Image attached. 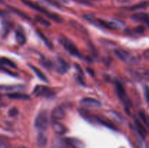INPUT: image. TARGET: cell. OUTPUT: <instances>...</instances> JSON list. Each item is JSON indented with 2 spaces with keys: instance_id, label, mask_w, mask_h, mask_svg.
Returning a JSON list of instances; mask_svg holds the SVG:
<instances>
[{
  "instance_id": "1",
  "label": "cell",
  "mask_w": 149,
  "mask_h": 148,
  "mask_svg": "<svg viewBox=\"0 0 149 148\" xmlns=\"http://www.w3.org/2000/svg\"><path fill=\"white\" fill-rule=\"evenodd\" d=\"M21 1L23 4L27 5L28 7H31V9H33V10H36V11L42 13V14H45V15H47V17L50 18L51 20H54V21L56 22V23H61V22L63 21V18L60 15H58L57 14H55V13L49 12V11H47V10L44 9L43 7L37 5V4H35V3L32 2V1H30V0H21Z\"/></svg>"
},
{
  "instance_id": "2",
  "label": "cell",
  "mask_w": 149,
  "mask_h": 148,
  "mask_svg": "<svg viewBox=\"0 0 149 148\" xmlns=\"http://www.w3.org/2000/svg\"><path fill=\"white\" fill-rule=\"evenodd\" d=\"M35 127L41 132L47 130L49 126V120L47 117V112L46 110H42L35 119Z\"/></svg>"
},
{
  "instance_id": "3",
  "label": "cell",
  "mask_w": 149,
  "mask_h": 148,
  "mask_svg": "<svg viewBox=\"0 0 149 148\" xmlns=\"http://www.w3.org/2000/svg\"><path fill=\"white\" fill-rule=\"evenodd\" d=\"M59 41L60 42H61V44L63 46V47L65 48L71 55L76 57H80V54L78 49L76 47L74 44L73 43L71 40L67 39L65 36H61L59 39Z\"/></svg>"
},
{
  "instance_id": "4",
  "label": "cell",
  "mask_w": 149,
  "mask_h": 148,
  "mask_svg": "<svg viewBox=\"0 0 149 148\" xmlns=\"http://www.w3.org/2000/svg\"><path fill=\"white\" fill-rule=\"evenodd\" d=\"M114 54L121 60L127 63H129L130 65H136L138 63L136 58L126 51L122 50V49H116L114 51Z\"/></svg>"
},
{
  "instance_id": "5",
  "label": "cell",
  "mask_w": 149,
  "mask_h": 148,
  "mask_svg": "<svg viewBox=\"0 0 149 148\" xmlns=\"http://www.w3.org/2000/svg\"><path fill=\"white\" fill-rule=\"evenodd\" d=\"M115 87H116V94H117L118 97H119V99L125 103V105L127 106V107L132 105V103H131L130 100H129L127 95L126 91H125V88H124L123 85H122L119 81H116V84H115Z\"/></svg>"
},
{
  "instance_id": "6",
  "label": "cell",
  "mask_w": 149,
  "mask_h": 148,
  "mask_svg": "<svg viewBox=\"0 0 149 148\" xmlns=\"http://www.w3.org/2000/svg\"><path fill=\"white\" fill-rule=\"evenodd\" d=\"M33 94L36 97H45L46 98H52L55 95L53 91L44 86H36L33 91Z\"/></svg>"
},
{
  "instance_id": "7",
  "label": "cell",
  "mask_w": 149,
  "mask_h": 148,
  "mask_svg": "<svg viewBox=\"0 0 149 148\" xmlns=\"http://www.w3.org/2000/svg\"><path fill=\"white\" fill-rule=\"evenodd\" d=\"M80 104L84 108H97V107H100L101 104L99 101L95 100L93 98H89V97H86V98L82 99L80 101Z\"/></svg>"
},
{
  "instance_id": "8",
  "label": "cell",
  "mask_w": 149,
  "mask_h": 148,
  "mask_svg": "<svg viewBox=\"0 0 149 148\" xmlns=\"http://www.w3.org/2000/svg\"><path fill=\"white\" fill-rule=\"evenodd\" d=\"M132 19L135 21L142 22L149 27V15L145 12L135 13L132 15Z\"/></svg>"
},
{
  "instance_id": "9",
  "label": "cell",
  "mask_w": 149,
  "mask_h": 148,
  "mask_svg": "<svg viewBox=\"0 0 149 148\" xmlns=\"http://www.w3.org/2000/svg\"><path fill=\"white\" fill-rule=\"evenodd\" d=\"M65 111L60 106L55 107L53 110L52 111V114H51V117L54 120H62L65 118Z\"/></svg>"
},
{
  "instance_id": "10",
  "label": "cell",
  "mask_w": 149,
  "mask_h": 148,
  "mask_svg": "<svg viewBox=\"0 0 149 148\" xmlns=\"http://www.w3.org/2000/svg\"><path fill=\"white\" fill-rule=\"evenodd\" d=\"M52 129H53L54 131L56 133L60 135H63V134H65V133L67 132L68 129L67 128L64 126L63 124L61 123L60 122L57 121V120H54L52 122Z\"/></svg>"
},
{
  "instance_id": "11",
  "label": "cell",
  "mask_w": 149,
  "mask_h": 148,
  "mask_svg": "<svg viewBox=\"0 0 149 148\" xmlns=\"http://www.w3.org/2000/svg\"><path fill=\"white\" fill-rule=\"evenodd\" d=\"M134 124H135V129L137 132H138L139 134H141L143 137L145 138L146 136L148 134L147 133L146 129H145L143 126L141 124V123L140 122V120H138V119L135 118V121H134Z\"/></svg>"
},
{
  "instance_id": "12",
  "label": "cell",
  "mask_w": 149,
  "mask_h": 148,
  "mask_svg": "<svg viewBox=\"0 0 149 148\" xmlns=\"http://www.w3.org/2000/svg\"><path fill=\"white\" fill-rule=\"evenodd\" d=\"M58 65L56 68L57 71L59 73H66L68 71V69H69V65H68V63L61 57H58Z\"/></svg>"
},
{
  "instance_id": "13",
  "label": "cell",
  "mask_w": 149,
  "mask_h": 148,
  "mask_svg": "<svg viewBox=\"0 0 149 148\" xmlns=\"http://www.w3.org/2000/svg\"><path fill=\"white\" fill-rule=\"evenodd\" d=\"M96 120L97 122L100 123V124L103 125V126H106V127L109 128V129H112V130H116V128L111 122L107 118L103 117H100V116H96Z\"/></svg>"
},
{
  "instance_id": "14",
  "label": "cell",
  "mask_w": 149,
  "mask_h": 148,
  "mask_svg": "<svg viewBox=\"0 0 149 148\" xmlns=\"http://www.w3.org/2000/svg\"><path fill=\"white\" fill-rule=\"evenodd\" d=\"M64 141L72 145L75 148H82L84 147V144L82 142L77 139H74V138H66L64 139Z\"/></svg>"
},
{
  "instance_id": "15",
  "label": "cell",
  "mask_w": 149,
  "mask_h": 148,
  "mask_svg": "<svg viewBox=\"0 0 149 148\" xmlns=\"http://www.w3.org/2000/svg\"><path fill=\"white\" fill-rule=\"evenodd\" d=\"M29 68L34 72V73L36 74V76H37L39 79L42 80V81H45V82H48V79L46 77V75H45L39 68H37L36 67L33 66V65H29Z\"/></svg>"
},
{
  "instance_id": "16",
  "label": "cell",
  "mask_w": 149,
  "mask_h": 148,
  "mask_svg": "<svg viewBox=\"0 0 149 148\" xmlns=\"http://www.w3.org/2000/svg\"><path fill=\"white\" fill-rule=\"evenodd\" d=\"M7 97L8 98L14 99V100H26L30 99V97L28 94H22V93H11V94H7Z\"/></svg>"
},
{
  "instance_id": "17",
  "label": "cell",
  "mask_w": 149,
  "mask_h": 148,
  "mask_svg": "<svg viewBox=\"0 0 149 148\" xmlns=\"http://www.w3.org/2000/svg\"><path fill=\"white\" fill-rule=\"evenodd\" d=\"M47 144V138L42 132L39 133L37 136V145L39 147H45Z\"/></svg>"
},
{
  "instance_id": "18",
  "label": "cell",
  "mask_w": 149,
  "mask_h": 148,
  "mask_svg": "<svg viewBox=\"0 0 149 148\" xmlns=\"http://www.w3.org/2000/svg\"><path fill=\"white\" fill-rule=\"evenodd\" d=\"M71 26L74 28H75L76 30H79V32H81V33H84V34H87V33H88V32H87V30H86L85 28H84L82 25H81L80 23H79L78 22L72 21L71 23Z\"/></svg>"
},
{
  "instance_id": "19",
  "label": "cell",
  "mask_w": 149,
  "mask_h": 148,
  "mask_svg": "<svg viewBox=\"0 0 149 148\" xmlns=\"http://www.w3.org/2000/svg\"><path fill=\"white\" fill-rule=\"evenodd\" d=\"M24 89V86L22 85H17V86H1V89L4 90V91H17V90H23Z\"/></svg>"
},
{
  "instance_id": "20",
  "label": "cell",
  "mask_w": 149,
  "mask_h": 148,
  "mask_svg": "<svg viewBox=\"0 0 149 148\" xmlns=\"http://www.w3.org/2000/svg\"><path fill=\"white\" fill-rule=\"evenodd\" d=\"M15 39L17 43L20 45H23L26 41V36H25L23 33H20V32L19 31H16Z\"/></svg>"
},
{
  "instance_id": "21",
  "label": "cell",
  "mask_w": 149,
  "mask_h": 148,
  "mask_svg": "<svg viewBox=\"0 0 149 148\" xmlns=\"http://www.w3.org/2000/svg\"><path fill=\"white\" fill-rule=\"evenodd\" d=\"M1 62L2 65H6V66L10 67V68H11L16 69V68H17V66H16V65L14 62H12L11 60H10V59H7V58L4 57H2L1 58Z\"/></svg>"
},
{
  "instance_id": "22",
  "label": "cell",
  "mask_w": 149,
  "mask_h": 148,
  "mask_svg": "<svg viewBox=\"0 0 149 148\" xmlns=\"http://www.w3.org/2000/svg\"><path fill=\"white\" fill-rule=\"evenodd\" d=\"M36 33H37V35L39 36V37L40 38L42 41H43L44 43L45 44V45H46L47 47H49V49H52V48H53L52 47V45L51 44L50 41H49L48 40L46 37H45V35H44L42 32L39 31V30H36Z\"/></svg>"
},
{
  "instance_id": "23",
  "label": "cell",
  "mask_w": 149,
  "mask_h": 148,
  "mask_svg": "<svg viewBox=\"0 0 149 148\" xmlns=\"http://www.w3.org/2000/svg\"><path fill=\"white\" fill-rule=\"evenodd\" d=\"M36 20H37L40 24H42V26H45V27H49V26H51V23H49V22H48L47 20L44 19L43 17H40V16H36Z\"/></svg>"
},
{
  "instance_id": "24",
  "label": "cell",
  "mask_w": 149,
  "mask_h": 148,
  "mask_svg": "<svg viewBox=\"0 0 149 148\" xmlns=\"http://www.w3.org/2000/svg\"><path fill=\"white\" fill-rule=\"evenodd\" d=\"M10 27L11 26L8 23H7L4 26H2V30H1V36H2V38H4L5 36H7V33H9V31L10 30Z\"/></svg>"
},
{
  "instance_id": "25",
  "label": "cell",
  "mask_w": 149,
  "mask_h": 148,
  "mask_svg": "<svg viewBox=\"0 0 149 148\" xmlns=\"http://www.w3.org/2000/svg\"><path fill=\"white\" fill-rule=\"evenodd\" d=\"M139 116H140V118L143 121V123L146 125L148 127H149V120H148V118L146 116V114L142 111H140L139 112Z\"/></svg>"
},
{
  "instance_id": "26",
  "label": "cell",
  "mask_w": 149,
  "mask_h": 148,
  "mask_svg": "<svg viewBox=\"0 0 149 148\" xmlns=\"http://www.w3.org/2000/svg\"><path fill=\"white\" fill-rule=\"evenodd\" d=\"M10 9H11V10H13V11L15 13V14L18 15L20 16V17H23V18H24V19H28V20H30V18H29V17H28V16L26 15V14H24V13L22 12L19 11L18 10H16V9L13 8V7H10Z\"/></svg>"
},
{
  "instance_id": "27",
  "label": "cell",
  "mask_w": 149,
  "mask_h": 148,
  "mask_svg": "<svg viewBox=\"0 0 149 148\" xmlns=\"http://www.w3.org/2000/svg\"><path fill=\"white\" fill-rule=\"evenodd\" d=\"M148 5H149V3H148V2H142V3H141V4H137V5L132 7L130 8V10H137V9L145 8V7H146L147 6H148Z\"/></svg>"
},
{
  "instance_id": "28",
  "label": "cell",
  "mask_w": 149,
  "mask_h": 148,
  "mask_svg": "<svg viewBox=\"0 0 149 148\" xmlns=\"http://www.w3.org/2000/svg\"><path fill=\"white\" fill-rule=\"evenodd\" d=\"M144 91V96H145V99L146 102L149 103V86L146 85L143 88Z\"/></svg>"
},
{
  "instance_id": "29",
  "label": "cell",
  "mask_w": 149,
  "mask_h": 148,
  "mask_svg": "<svg viewBox=\"0 0 149 148\" xmlns=\"http://www.w3.org/2000/svg\"><path fill=\"white\" fill-rule=\"evenodd\" d=\"M17 114H18V110H17V109L15 108V107L11 108L8 112V115L10 117H14V116L17 115Z\"/></svg>"
},
{
  "instance_id": "30",
  "label": "cell",
  "mask_w": 149,
  "mask_h": 148,
  "mask_svg": "<svg viewBox=\"0 0 149 148\" xmlns=\"http://www.w3.org/2000/svg\"><path fill=\"white\" fill-rule=\"evenodd\" d=\"M141 75L146 79H149V69L143 71L141 73Z\"/></svg>"
},
{
  "instance_id": "31",
  "label": "cell",
  "mask_w": 149,
  "mask_h": 148,
  "mask_svg": "<svg viewBox=\"0 0 149 148\" xmlns=\"http://www.w3.org/2000/svg\"><path fill=\"white\" fill-rule=\"evenodd\" d=\"M144 30H145V28H144V27H143V26H138V27H137L135 29V31L138 33H143Z\"/></svg>"
},
{
  "instance_id": "32",
  "label": "cell",
  "mask_w": 149,
  "mask_h": 148,
  "mask_svg": "<svg viewBox=\"0 0 149 148\" xmlns=\"http://www.w3.org/2000/svg\"><path fill=\"white\" fill-rule=\"evenodd\" d=\"M1 71H4V72H5L6 73H8L9 75H13V76H16V75H15V73H12L11 71H8L7 69H6V68H4L3 66L1 67Z\"/></svg>"
},
{
  "instance_id": "33",
  "label": "cell",
  "mask_w": 149,
  "mask_h": 148,
  "mask_svg": "<svg viewBox=\"0 0 149 148\" xmlns=\"http://www.w3.org/2000/svg\"><path fill=\"white\" fill-rule=\"evenodd\" d=\"M0 148H7V146H6L5 145H4V144H3V143H1Z\"/></svg>"
},
{
  "instance_id": "34",
  "label": "cell",
  "mask_w": 149,
  "mask_h": 148,
  "mask_svg": "<svg viewBox=\"0 0 149 148\" xmlns=\"http://www.w3.org/2000/svg\"><path fill=\"white\" fill-rule=\"evenodd\" d=\"M23 148H25V147H23Z\"/></svg>"
}]
</instances>
